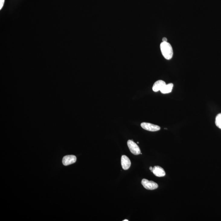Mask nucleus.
Returning a JSON list of instances; mask_svg holds the SVG:
<instances>
[{"mask_svg": "<svg viewBox=\"0 0 221 221\" xmlns=\"http://www.w3.org/2000/svg\"><path fill=\"white\" fill-rule=\"evenodd\" d=\"M161 52L165 59L170 60L172 58L173 55V50L172 46L168 42H162L160 46Z\"/></svg>", "mask_w": 221, "mask_h": 221, "instance_id": "1", "label": "nucleus"}, {"mask_svg": "<svg viewBox=\"0 0 221 221\" xmlns=\"http://www.w3.org/2000/svg\"><path fill=\"white\" fill-rule=\"evenodd\" d=\"M127 146L133 155H137L140 154V150L139 146L132 140H129L127 141Z\"/></svg>", "mask_w": 221, "mask_h": 221, "instance_id": "2", "label": "nucleus"}, {"mask_svg": "<svg viewBox=\"0 0 221 221\" xmlns=\"http://www.w3.org/2000/svg\"><path fill=\"white\" fill-rule=\"evenodd\" d=\"M141 184L143 187L147 190H155L158 187V185L156 183L146 179H143Z\"/></svg>", "mask_w": 221, "mask_h": 221, "instance_id": "3", "label": "nucleus"}, {"mask_svg": "<svg viewBox=\"0 0 221 221\" xmlns=\"http://www.w3.org/2000/svg\"><path fill=\"white\" fill-rule=\"evenodd\" d=\"M140 125L142 128L150 132H156L159 130L161 129V127L159 126L150 123H142Z\"/></svg>", "mask_w": 221, "mask_h": 221, "instance_id": "4", "label": "nucleus"}, {"mask_svg": "<svg viewBox=\"0 0 221 221\" xmlns=\"http://www.w3.org/2000/svg\"><path fill=\"white\" fill-rule=\"evenodd\" d=\"M76 160L77 158L74 155H67L63 157L62 163L64 165H69L75 163Z\"/></svg>", "mask_w": 221, "mask_h": 221, "instance_id": "5", "label": "nucleus"}, {"mask_svg": "<svg viewBox=\"0 0 221 221\" xmlns=\"http://www.w3.org/2000/svg\"><path fill=\"white\" fill-rule=\"evenodd\" d=\"M121 160L122 168L123 170H127L130 168L131 165V161L127 156L123 155Z\"/></svg>", "mask_w": 221, "mask_h": 221, "instance_id": "6", "label": "nucleus"}, {"mask_svg": "<svg viewBox=\"0 0 221 221\" xmlns=\"http://www.w3.org/2000/svg\"><path fill=\"white\" fill-rule=\"evenodd\" d=\"M152 172L157 177H163L165 175L164 169L159 166H155L153 168Z\"/></svg>", "mask_w": 221, "mask_h": 221, "instance_id": "7", "label": "nucleus"}, {"mask_svg": "<svg viewBox=\"0 0 221 221\" xmlns=\"http://www.w3.org/2000/svg\"><path fill=\"white\" fill-rule=\"evenodd\" d=\"M166 85L165 82L162 80H159L156 81L153 85L152 90L154 92H158L161 91Z\"/></svg>", "mask_w": 221, "mask_h": 221, "instance_id": "8", "label": "nucleus"}, {"mask_svg": "<svg viewBox=\"0 0 221 221\" xmlns=\"http://www.w3.org/2000/svg\"><path fill=\"white\" fill-rule=\"evenodd\" d=\"M174 85L172 83H170L166 85L160 91L162 94H166L171 93L173 88Z\"/></svg>", "mask_w": 221, "mask_h": 221, "instance_id": "9", "label": "nucleus"}, {"mask_svg": "<svg viewBox=\"0 0 221 221\" xmlns=\"http://www.w3.org/2000/svg\"><path fill=\"white\" fill-rule=\"evenodd\" d=\"M215 123L216 126L221 130V114H218L216 116Z\"/></svg>", "mask_w": 221, "mask_h": 221, "instance_id": "10", "label": "nucleus"}, {"mask_svg": "<svg viewBox=\"0 0 221 221\" xmlns=\"http://www.w3.org/2000/svg\"><path fill=\"white\" fill-rule=\"evenodd\" d=\"M5 0H0V10H2L4 5Z\"/></svg>", "mask_w": 221, "mask_h": 221, "instance_id": "11", "label": "nucleus"}, {"mask_svg": "<svg viewBox=\"0 0 221 221\" xmlns=\"http://www.w3.org/2000/svg\"><path fill=\"white\" fill-rule=\"evenodd\" d=\"M162 42H168L167 39L166 37H163L162 39Z\"/></svg>", "mask_w": 221, "mask_h": 221, "instance_id": "12", "label": "nucleus"}, {"mask_svg": "<svg viewBox=\"0 0 221 221\" xmlns=\"http://www.w3.org/2000/svg\"><path fill=\"white\" fill-rule=\"evenodd\" d=\"M149 170H151V171L152 172L153 168L152 167H149Z\"/></svg>", "mask_w": 221, "mask_h": 221, "instance_id": "13", "label": "nucleus"}, {"mask_svg": "<svg viewBox=\"0 0 221 221\" xmlns=\"http://www.w3.org/2000/svg\"><path fill=\"white\" fill-rule=\"evenodd\" d=\"M123 221H128V220L125 219V220H123Z\"/></svg>", "mask_w": 221, "mask_h": 221, "instance_id": "14", "label": "nucleus"}]
</instances>
